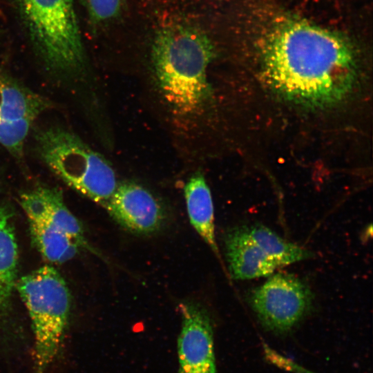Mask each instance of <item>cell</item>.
Wrapping results in <instances>:
<instances>
[{
	"label": "cell",
	"instance_id": "6da1fadb",
	"mask_svg": "<svg viewBox=\"0 0 373 373\" xmlns=\"http://www.w3.org/2000/svg\"><path fill=\"white\" fill-rule=\"evenodd\" d=\"M255 44L270 84L296 102L333 104L356 82V55L351 43L307 20L274 15L262 24Z\"/></svg>",
	"mask_w": 373,
	"mask_h": 373
},
{
	"label": "cell",
	"instance_id": "7a4b0ae2",
	"mask_svg": "<svg viewBox=\"0 0 373 373\" xmlns=\"http://www.w3.org/2000/svg\"><path fill=\"white\" fill-rule=\"evenodd\" d=\"M213 57L211 40L202 30L186 25L160 30L152 44L155 83L174 113L196 116L209 102L208 68Z\"/></svg>",
	"mask_w": 373,
	"mask_h": 373
},
{
	"label": "cell",
	"instance_id": "3957f363",
	"mask_svg": "<svg viewBox=\"0 0 373 373\" xmlns=\"http://www.w3.org/2000/svg\"><path fill=\"white\" fill-rule=\"evenodd\" d=\"M35 140L37 154L57 177L76 191L106 205L118 185L107 160L63 127L42 128Z\"/></svg>",
	"mask_w": 373,
	"mask_h": 373
},
{
	"label": "cell",
	"instance_id": "277c9868",
	"mask_svg": "<svg viewBox=\"0 0 373 373\" xmlns=\"http://www.w3.org/2000/svg\"><path fill=\"white\" fill-rule=\"evenodd\" d=\"M43 63L72 75L85 66L86 55L73 0H16Z\"/></svg>",
	"mask_w": 373,
	"mask_h": 373
},
{
	"label": "cell",
	"instance_id": "5b68a950",
	"mask_svg": "<svg viewBox=\"0 0 373 373\" xmlns=\"http://www.w3.org/2000/svg\"><path fill=\"white\" fill-rule=\"evenodd\" d=\"M15 287L32 322V373H46L58 355L67 327L70 306L68 287L54 267L44 266L21 277Z\"/></svg>",
	"mask_w": 373,
	"mask_h": 373
},
{
	"label": "cell",
	"instance_id": "8992f818",
	"mask_svg": "<svg viewBox=\"0 0 373 373\" xmlns=\"http://www.w3.org/2000/svg\"><path fill=\"white\" fill-rule=\"evenodd\" d=\"M32 242L42 256L53 263L72 259L82 247L88 248L79 220L66 205L62 193L39 186L20 195Z\"/></svg>",
	"mask_w": 373,
	"mask_h": 373
},
{
	"label": "cell",
	"instance_id": "52a82bcc",
	"mask_svg": "<svg viewBox=\"0 0 373 373\" xmlns=\"http://www.w3.org/2000/svg\"><path fill=\"white\" fill-rule=\"evenodd\" d=\"M309 287L300 278L287 274L270 276L251 295V304L267 329L284 333L295 327L309 310Z\"/></svg>",
	"mask_w": 373,
	"mask_h": 373
},
{
	"label": "cell",
	"instance_id": "ba28073f",
	"mask_svg": "<svg viewBox=\"0 0 373 373\" xmlns=\"http://www.w3.org/2000/svg\"><path fill=\"white\" fill-rule=\"evenodd\" d=\"M50 106L41 95L0 75V144L21 158L30 128Z\"/></svg>",
	"mask_w": 373,
	"mask_h": 373
},
{
	"label": "cell",
	"instance_id": "9c48e42d",
	"mask_svg": "<svg viewBox=\"0 0 373 373\" xmlns=\"http://www.w3.org/2000/svg\"><path fill=\"white\" fill-rule=\"evenodd\" d=\"M182 327L178 340L179 373H218L211 318L200 305H179Z\"/></svg>",
	"mask_w": 373,
	"mask_h": 373
},
{
	"label": "cell",
	"instance_id": "30bf717a",
	"mask_svg": "<svg viewBox=\"0 0 373 373\" xmlns=\"http://www.w3.org/2000/svg\"><path fill=\"white\" fill-rule=\"evenodd\" d=\"M104 207L122 227L137 234L154 233L165 222L164 211L157 198L133 182L117 185Z\"/></svg>",
	"mask_w": 373,
	"mask_h": 373
},
{
	"label": "cell",
	"instance_id": "8fae6325",
	"mask_svg": "<svg viewBox=\"0 0 373 373\" xmlns=\"http://www.w3.org/2000/svg\"><path fill=\"white\" fill-rule=\"evenodd\" d=\"M229 271L237 280L270 276L278 265L254 242L247 227L236 228L224 239Z\"/></svg>",
	"mask_w": 373,
	"mask_h": 373
},
{
	"label": "cell",
	"instance_id": "7c38bea8",
	"mask_svg": "<svg viewBox=\"0 0 373 373\" xmlns=\"http://www.w3.org/2000/svg\"><path fill=\"white\" fill-rule=\"evenodd\" d=\"M184 195L191 225L221 260L216 240L211 193L201 174H195L188 180L184 186Z\"/></svg>",
	"mask_w": 373,
	"mask_h": 373
},
{
	"label": "cell",
	"instance_id": "4fadbf2b",
	"mask_svg": "<svg viewBox=\"0 0 373 373\" xmlns=\"http://www.w3.org/2000/svg\"><path fill=\"white\" fill-rule=\"evenodd\" d=\"M18 249L12 224V212L0 207V315L8 305L17 283Z\"/></svg>",
	"mask_w": 373,
	"mask_h": 373
},
{
	"label": "cell",
	"instance_id": "5bb4252c",
	"mask_svg": "<svg viewBox=\"0 0 373 373\" xmlns=\"http://www.w3.org/2000/svg\"><path fill=\"white\" fill-rule=\"evenodd\" d=\"M247 231L254 242L279 267L311 258L314 256L312 251L287 241L265 226L256 224L247 227Z\"/></svg>",
	"mask_w": 373,
	"mask_h": 373
},
{
	"label": "cell",
	"instance_id": "9a60e30c",
	"mask_svg": "<svg viewBox=\"0 0 373 373\" xmlns=\"http://www.w3.org/2000/svg\"><path fill=\"white\" fill-rule=\"evenodd\" d=\"M91 19L106 22L116 17L121 11L123 0H83Z\"/></svg>",
	"mask_w": 373,
	"mask_h": 373
}]
</instances>
